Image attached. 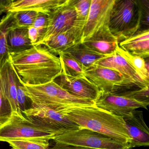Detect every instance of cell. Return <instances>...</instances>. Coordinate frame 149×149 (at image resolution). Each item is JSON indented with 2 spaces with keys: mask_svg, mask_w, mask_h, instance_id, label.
<instances>
[{
  "mask_svg": "<svg viewBox=\"0 0 149 149\" xmlns=\"http://www.w3.org/2000/svg\"><path fill=\"white\" fill-rule=\"evenodd\" d=\"M23 116L49 128L58 135L80 128L60 111L48 107H34L25 111Z\"/></svg>",
  "mask_w": 149,
  "mask_h": 149,
  "instance_id": "8",
  "label": "cell"
},
{
  "mask_svg": "<svg viewBox=\"0 0 149 149\" xmlns=\"http://www.w3.org/2000/svg\"><path fill=\"white\" fill-rule=\"evenodd\" d=\"M49 141L46 139H20L7 142L13 149H49Z\"/></svg>",
  "mask_w": 149,
  "mask_h": 149,
  "instance_id": "25",
  "label": "cell"
},
{
  "mask_svg": "<svg viewBox=\"0 0 149 149\" xmlns=\"http://www.w3.org/2000/svg\"><path fill=\"white\" fill-rule=\"evenodd\" d=\"M95 104L100 109L123 117L139 108L147 110L149 105L124 96L111 93H101Z\"/></svg>",
  "mask_w": 149,
  "mask_h": 149,
  "instance_id": "11",
  "label": "cell"
},
{
  "mask_svg": "<svg viewBox=\"0 0 149 149\" xmlns=\"http://www.w3.org/2000/svg\"><path fill=\"white\" fill-rule=\"evenodd\" d=\"M47 26L48 15L39 13L35 20L33 26L38 31L40 36L39 40L41 39L46 33Z\"/></svg>",
  "mask_w": 149,
  "mask_h": 149,
  "instance_id": "32",
  "label": "cell"
},
{
  "mask_svg": "<svg viewBox=\"0 0 149 149\" xmlns=\"http://www.w3.org/2000/svg\"><path fill=\"white\" fill-rule=\"evenodd\" d=\"M116 51L130 63L143 80L149 83V58L145 60L142 57L132 55L121 49L118 45Z\"/></svg>",
  "mask_w": 149,
  "mask_h": 149,
  "instance_id": "23",
  "label": "cell"
},
{
  "mask_svg": "<svg viewBox=\"0 0 149 149\" xmlns=\"http://www.w3.org/2000/svg\"><path fill=\"white\" fill-rule=\"evenodd\" d=\"M62 68V74L69 77L84 76V68L77 61L65 53L59 55Z\"/></svg>",
  "mask_w": 149,
  "mask_h": 149,
  "instance_id": "24",
  "label": "cell"
},
{
  "mask_svg": "<svg viewBox=\"0 0 149 149\" xmlns=\"http://www.w3.org/2000/svg\"><path fill=\"white\" fill-rule=\"evenodd\" d=\"M109 27L118 43L136 33L140 27L139 7L135 0H115Z\"/></svg>",
  "mask_w": 149,
  "mask_h": 149,
  "instance_id": "4",
  "label": "cell"
},
{
  "mask_svg": "<svg viewBox=\"0 0 149 149\" xmlns=\"http://www.w3.org/2000/svg\"><path fill=\"white\" fill-rule=\"evenodd\" d=\"M23 89L34 107H48L59 110L74 106L95 104L88 99L77 97L63 88L54 81L40 85L22 82Z\"/></svg>",
  "mask_w": 149,
  "mask_h": 149,
  "instance_id": "3",
  "label": "cell"
},
{
  "mask_svg": "<svg viewBox=\"0 0 149 149\" xmlns=\"http://www.w3.org/2000/svg\"><path fill=\"white\" fill-rule=\"evenodd\" d=\"M57 133L40 123L13 113L9 121L0 127V141L20 139L53 140Z\"/></svg>",
  "mask_w": 149,
  "mask_h": 149,
  "instance_id": "5",
  "label": "cell"
},
{
  "mask_svg": "<svg viewBox=\"0 0 149 149\" xmlns=\"http://www.w3.org/2000/svg\"><path fill=\"white\" fill-rule=\"evenodd\" d=\"M84 43L93 51L104 55L113 54L118 45V42L111 32L109 26L98 30Z\"/></svg>",
  "mask_w": 149,
  "mask_h": 149,
  "instance_id": "17",
  "label": "cell"
},
{
  "mask_svg": "<svg viewBox=\"0 0 149 149\" xmlns=\"http://www.w3.org/2000/svg\"><path fill=\"white\" fill-rule=\"evenodd\" d=\"M49 149H95L87 147H81V146H72L66 145L61 144L55 143V144Z\"/></svg>",
  "mask_w": 149,
  "mask_h": 149,
  "instance_id": "34",
  "label": "cell"
},
{
  "mask_svg": "<svg viewBox=\"0 0 149 149\" xmlns=\"http://www.w3.org/2000/svg\"><path fill=\"white\" fill-rule=\"evenodd\" d=\"M29 37L33 45L35 44L40 39V36L37 29L33 26H31L28 29Z\"/></svg>",
  "mask_w": 149,
  "mask_h": 149,
  "instance_id": "33",
  "label": "cell"
},
{
  "mask_svg": "<svg viewBox=\"0 0 149 149\" xmlns=\"http://www.w3.org/2000/svg\"><path fill=\"white\" fill-rule=\"evenodd\" d=\"M94 65L116 70L139 88L149 85V83L139 76L130 63L116 51L113 54L98 61Z\"/></svg>",
  "mask_w": 149,
  "mask_h": 149,
  "instance_id": "15",
  "label": "cell"
},
{
  "mask_svg": "<svg viewBox=\"0 0 149 149\" xmlns=\"http://www.w3.org/2000/svg\"><path fill=\"white\" fill-rule=\"evenodd\" d=\"M39 13L33 11H20L13 13L15 27L28 29L32 26Z\"/></svg>",
  "mask_w": 149,
  "mask_h": 149,
  "instance_id": "27",
  "label": "cell"
},
{
  "mask_svg": "<svg viewBox=\"0 0 149 149\" xmlns=\"http://www.w3.org/2000/svg\"><path fill=\"white\" fill-rule=\"evenodd\" d=\"M118 46L132 55L143 59L149 58V29L139 30L132 36L119 42Z\"/></svg>",
  "mask_w": 149,
  "mask_h": 149,
  "instance_id": "19",
  "label": "cell"
},
{
  "mask_svg": "<svg viewBox=\"0 0 149 149\" xmlns=\"http://www.w3.org/2000/svg\"><path fill=\"white\" fill-rule=\"evenodd\" d=\"M140 15V30L149 29V1L138 0Z\"/></svg>",
  "mask_w": 149,
  "mask_h": 149,
  "instance_id": "31",
  "label": "cell"
},
{
  "mask_svg": "<svg viewBox=\"0 0 149 149\" xmlns=\"http://www.w3.org/2000/svg\"><path fill=\"white\" fill-rule=\"evenodd\" d=\"M28 31L27 28L14 27L8 31L6 43L9 53L24 51L33 47Z\"/></svg>",
  "mask_w": 149,
  "mask_h": 149,
  "instance_id": "21",
  "label": "cell"
},
{
  "mask_svg": "<svg viewBox=\"0 0 149 149\" xmlns=\"http://www.w3.org/2000/svg\"><path fill=\"white\" fill-rule=\"evenodd\" d=\"M83 29L74 26L49 38L43 46L52 54L59 55L71 47L81 42Z\"/></svg>",
  "mask_w": 149,
  "mask_h": 149,
  "instance_id": "16",
  "label": "cell"
},
{
  "mask_svg": "<svg viewBox=\"0 0 149 149\" xmlns=\"http://www.w3.org/2000/svg\"><path fill=\"white\" fill-rule=\"evenodd\" d=\"M1 127V126H0V127Z\"/></svg>",
  "mask_w": 149,
  "mask_h": 149,
  "instance_id": "36",
  "label": "cell"
},
{
  "mask_svg": "<svg viewBox=\"0 0 149 149\" xmlns=\"http://www.w3.org/2000/svg\"><path fill=\"white\" fill-rule=\"evenodd\" d=\"M13 0H0V16L8 13V9Z\"/></svg>",
  "mask_w": 149,
  "mask_h": 149,
  "instance_id": "35",
  "label": "cell"
},
{
  "mask_svg": "<svg viewBox=\"0 0 149 149\" xmlns=\"http://www.w3.org/2000/svg\"><path fill=\"white\" fill-rule=\"evenodd\" d=\"M115 0H91L88 17L83 31L81 42L88 40L98 30L109 26Z\"/></svg>",
  "mask_w": 149,
  "mask_h": 149,
  "instance_id": "10",
  "label": "cell"
},
{
  "mask_svg": "<svg viewBox=\"0 0 149 149\" xmlns=\"http://www.w3.org/2000/svg\"><path fill=\"white\" fill-rule=\"evenodd\" d=\"M76 12L75 26L84 29L88 17L91 0H71Z\"/></svg>",
  "mask_w": 149,
  "mask_h": 149,
  "instance_id": "26",
  "label": "cell"
},
{
  "mask_svg": "<svg viewBox=\"0 0 149 149\" xmlns=\"http://www.w3.org/2000/svg\"><path fill=\"white\" fill-rule=\"evenodd\" d=\"M9 56L18 75L26 84H44L61 74L60 58L44 46H33L24 51L9 53Z\"/></svg>",
  "mask_w": 149,
  "mask_h": 149,
  "instance_id": "1",
  "label": "cell"
},
{
  "mask_svg": "<svg viewBox=\"0 0 149 149\" xmlns=\"http://www.w3.org/2000/svg\"><path fill=\"white\" fill-rule=\"evenodd\" d=\"M17 102L20 112L23 116L25 111L33 108L32 102L23 90V84L20 77L17 85Z\"/></svg>",
  "mask_w": 149,
  "mask_h": 149,
  "instance_id": "28",
  "label": "cell"
},
{
  "mask_svg": "<svg viewBox=\"0 0 149 149\" xmlns=\"http://www.w3.org/2000/svg\"><path fill=\"white\" fill-rule=\"evenodd\" d=\"M68 54L77 61L85 70L93 66L97 62L111 55L98 54L80 42L69 48L63 53Z\"/></svg>",
  "mask_w": 149,
  "mask_h": 149,
  "instance_id": "20",
  "label": "cell"
},
{
  "mask_svg": "<svg viewBox=\"0 0 149 149\" xmlns=\"http://www.w3.org/2000/svg\"><path fill=\"white\" fill-rule=\"evenodd\" d=\"M149 85H148L143 88L137 89L116 94L124 96L138 102L149 104Z\"/></svg>",
  "mask_w": 149,
  "mask_h": 149,
  "instance_id": "30",
  "label": "cell"
},
{
  "mask_svg": "<svg viewBox=\"0 0 149 149\" xmlns=\"http://www.w3.org/2000/svg\"><path fill=\"white\" fill-rule=\"evenodd\" d=\"M66 1V0H13L8 7V13L29 11L48 15Z\"/></svg>",
  "mask_w": 149,
  "mask_h": 149,
  "instance_id": "18",
  "label": "cell"
},
{
  "mask_svg": "<svg viewBox=\"0 0 149 149\" xmlns=\"http://www.w3.org/2000/svg\"><path fill=\"white\" fill-rule=\"evenodd\" d=\"M14 27L13 13H7L0 19V70L9 57L6 43L7 34Z\"/></svg>",
  "mask_w": 149,
  "mask_h": 149,
  "instance_id": "22",
  "label": "cell"
},
{
  "mask_svg": "<svg viewBox=\"0 0 149 149\" xmlns=\"http://www.w3.org/2000/svg\"><path fill=\"white\" fill-rule=\"evenodd\" d=\"M13 112L11 104L3 95L0 85V126L9 121Z\"/></svg>",
  "mask_w": 149,
  "mask_h": 149,
  "instance_id": "29",
  "label": "cell"
},
{
  "mask_svg": "<svg viewBox=\"0 0 149 149\" xmlns=\"http://www.w3.org/2000/svg\"><path fill=\"white\" fill-rule=\"evenodd\" d=\"M19 77L9 56L0 70V85L3 95L11 104L13 113L23 116L20 112L17 102V85Z\"/></svg>",
  "mask_w": 149,
  "mask_h": 149,
  "instance_id": "14",
  "label": "cell"
},
{
  "mask_svg": "<svg viewBox=\"0 0 149 149\" xmlns=\"http://www.w3.org/2000/svg\"><path fill=\"white\" fill-rule=\"evenodd\" d=\"M84 76L101 94H118L139 88L116 70L98 65H93L84 70Z\"/></svg>",
  "mask_w": 149,
  "mask_h": 149,
  "instance_id": "7",
  "label": "cell"
},
{
  "mask_svg": "<svg viewBox=\"0 0 149 149\" xmlns=\"http://www.w3.org/2000/svg\"><path fill=\"white\" fill-rule=\"evenodd\" d=\"M80 128L88 129L122 142L130 143L123 117L97 107L95 104L74 106L58 110Z\"/></svg>",
  "mask_w": 149,
  "mask_h": 149,
  "instance_id": "2",
  "label": "cell"
},
{
  "mask_svg": "<svg viewBox=\"0 0 149 149\" xmlns=\"http://www.w3.org/2000/svg\"><path fill=\"white\" fill-rule=\"evenodd\" d=\"M76 12L71 0L56 8L48 15V26L43 36L33 46L42 45L49 38L59 33L64 32L75 25Z\"/></svg>",
  "mask_w": 149,
  "mask_h": 149,
  "instance_id": "9",
  "label": "cell"
},
{
  "mask_svg": "<svg viewBox=\"0 0 149 149\" xmlns=\"http://www.w3.org/2000/svg\"><path fill=\"white\" fill-rule=\"evenodd\" d=\"M125 129L131 142V149L149 145V128L146 124L142 111L135 110L124 117Z\"/></svg>",
  "mask_w": 149,
  "mask_h": 149,
  "instance_id": "12",
  "label": "cell"
},
{
  "mask_svg": "<svg viewBox=\"0 0 149 149\" xmlns=\"http://www.w3.org/2000/svg\"><path fill=\"white\" fill-rule=\"evenodd\" d=\"M58 84L73 95L95 102L101 94L97 87L85 77H72L61 74Z\"/></svg>",
  "mask_w": 149,
  "mask_h": 149,
  "instance_id": "13",
  "label": "cell"
},
{
  "mask_svg": "<svg viewBox=\"0 0 149 149\" xmlns=\"http://www.w3.org/2000/svg\"><path fill=\"white\" fill-rule=\"evenodd\" d=\"M55 143L95 149H131L129 143L84 128L56 135Z\"/></svg>",
  "mask_w": 149,
  "mask_h": 149,
  "instance_id": "6",
  "label": "cell"
}]
</instances>
